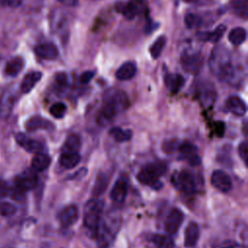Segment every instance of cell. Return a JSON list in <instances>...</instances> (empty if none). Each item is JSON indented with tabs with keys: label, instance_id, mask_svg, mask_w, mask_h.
I'll return each mask as SVG.
<instances>
[{
	"label": "cell",
	"instance_id": "obj_1",
	"mask_svg": "<svg viewBox=\"0 0 248 248\" xmlns=\"http://www.w3.org/2000/svg\"><path fill=\"white\" fill-rule=\"evenodd\" d=\"M209 67L212 73L222 81H232L237 72L232 64L230 52L223 46L215 47L209 58Z\"/></svg>",
	"mask_w": 248,
	"mask_h": 248
},
{
	"label": "cell",
	"instance_id": "obj_2",
	"mask_svg": "<svg viewBox=\"0 0 248 248\" xmlns=\"http://www.w3.org/2000/svg\"><path fill=\"white\" fill-rule=\"evenodd\" d=\"M129 105L127 95L122 91H116L107 98L98 115L100 124H107L119 112L123 111Z\"/></svg>",
	"mask_w": 248,
	"mask_h": 248
},
{
	"label": "cell",
	"instance_id": "obj_3",
	"mask_svg": "<svg viewBox=\"0 0 248 248\" xmlns=\"http://www.w3.org/2000/svg\"><path fill=\"white\" fill-rule=\"evenodd\" d=\"M121 218L118 215L108 216L101 225L98 226L97 239L100 248H107L109 246L115 238L118 229L120 227Z\"/></svg>",
	"mask_w": 248,
	"mask_h": 248
},
{
	"label": "cell",
	"instance_id": "obj_4",
	"mask_svg": "<svg viewBox=\"0 0 248 248\" xmlns=\"http://www.w3.org/2000/svg\"><path fill=\"white\" fill-rule=\"evenodd\" d=\"M167 170V165L162 162H153L145 165L138 173V180L145 185L151 186L153 189H160L163 184L158 177L162 175Z\"/></svg>",
	"mask_w": 248,
	"mask_h": 248
},
{
	"label": "cell",
	"instance_id": "obj_5",
	"mask_svg": "<svg viewBox=\"0 0 248 248\" xmlns=\"http://www.w3.org/2000/svg\"><path fill=\"white\" fill-rule=\"evenodd\" d=\"M103 206V202L98 199L89 200L84 205L83 223L89 230H97L100 225Z\"/></svg>",
	"mask_w": 248,
	"mask_h": 248
},
{
	"label": "cell",
	"instance_id": "obj_6",
	"mask_svg": "<svg viewBox=\"0 0 248 248\" xmlns=\"http://www.w3.org/2000/svg\"><path fill=\"white\" fill-rule=\"evenodd\" d=\"M181 65L185 72L196 75L202 67V56L200 52H184L181 55Z\"/></svg>",
	"mask_w": 248,
	"mask_h": 248
},
{
	"label": "cell",
	"instance_id": "obj_7",
	"mask_svg": "<svg viewBox=\"0 0 248 248\" xmlns=\"http://www.w3.org/2000/svg\"><path fill=\"white\" fill-rule=\"evenodd\" d=\"M115 10L127 19H134L141 11V5L139 0H129L115 5Z\"/></svg>",
	"mask_w": 248,
	"mask_h": 248
},
{
	"label": "cell",
	"instance_id": "obj_8",
	"mask_svg": "<svg viewBox=\"0 0 248 248\" xmlns=\"http://www.w3.org/2000/svg\"><path fill=\"white\" fill-rule=\"evenodd\" d=\"M38 183L35 170H25L16 178V188L21 192L33 189Z\"/></svg>",
	"mask_w": 248,
	"mask_h": 248
},
{
	"label": "cell",
	"instance_id": "obj_9",
	"mask_svg": "<svg viewBox=\"0 0 248 248\" xmlns=\"http://www.w3.org/2000/svg\"><path fill=\"white\" fill-rule=\"evenodd\" d=\"M211 184L215 189L223 193L229 192L232 186L231 177L221 170H216L212 172Z\"/></svg>",
	"mask_w": 248,
	"mask_h": 248
},
{
	"label": "cell",
	"instance_id": "obj_10",
	"mask_svg": "<svg viewBox=\"0 0 248 248\" xmlns=\"http://www.w3.org/2000/svg\"><path fill=\"white\" fill-rule=\"evenodd\" d=\"M16 140L17 142L18 145H20L23 149H25L27 152L30 153H43L44 150V145L35 140H32L30 138H28L27 136H25L24 134L18 133L16 136Z\"/></svg>",
	"mask_w": 248,
	"mask_h": 248
},
{
	"label": "cell",
	"instance_id": "obj_11",
	"mask_svg": "<svg viewBox=\"0 0 248 248\" xmlns=\"http://www.w3.org/2000/svg\"><path fill=\"white\" fill-rule=\"evenodd\" d=\"M177 185L182 192L187 195H191L195 191V179L194 175L186 170H181L177 173Z\"/></svg>",
	"mask_w": 248,
	"mask_h": 248
},
{
	"label": "cell",
	"instance_id": "obj_12",
	"mask_svg": "<svg viewBox=\"0 0 248 248\" xmlns=\"http://www.w3.org/2000/svg\"><path fill=\"white\" fill-rule=\"evenodd\" d=\"M183 221V213L178 208H173L165 221V230L169 233H175Z\"/></svg>",
	"mask_w": 248,
	"mask_h": 248
},
{
	"label": "cell",
	"instance_id": "obj_13",
	"mask_svg": "<svg viewBox=\"0 0 248 248\" xmlns=\"http://www.w3.org/2000/svg\"><path fill=\"white\" fill-rule=\"evenodd\" d=\"M35 53L46 60H54L57 58L59 51L57 46L52 43H44L35 46Z\"/></svg>",
	"mask_w": 248,
	"mask_h": 248
},
{
	"label": "cell",
	"instance_id": "obj_14",
	"mask_svg": "<svg viewBox=\"0 0 248 248\" xmlns=\"http://www.w3.org/2000/svg\"><path fill=\"white\" fill-rule=\"evenodd\" d=\"M58 218L63 226H71L76 223L78 218V208L75 204H69L61 210Z\"/></svg>",
	"mask_w": 248,
	"mask_h": 248
},
{
	"label": "cell",
	"instance_id": "obj_15",
	"mask_svg": "<svg viewBox=\"0 0 248 248\" xmlns=\"http://www.w3.org/2000/svg\"><path fill=\"white\" fill-rule=\"evenodd\" d=\"M227 108L236 116H242L246 112V104L238 96H231L226 101Z\"/></svg>",
	"mask_w": 248,
	"mask_h": 248
},
{
	"label": "cell",
	"instance_id": "obj_16",
	"mask_svg": "<svg viewBox=\"0 0 248 248\" xmlns=\"http://www.w3.org/2000/svg\"><path fill=\"white\" fill-rule=\"evenodd\" d=\"M200 237V228L195 222H190L185 229L184 233V245L186 247H192L197 244Z\"/></svg>",
	"mask_w": 248,
	"mask_h": 248
},
{
	"label": "cell",
	"instance_id": "obj_17",
	"mask_svg": "<svg viewBox=\"0 0 248 248\" xmlns=\"http://www.w3.org/2000/svg\"><path fill=\"white\" fill-rule=\"evenodd\" d=\"M127 190H128V185H127L126 181L124 179L120 178L114 183L112 189L110 190L109 197L114 202H124V200L127 196Z\"/></svg>",
	"mask_w": 248,
	"mask_h": 248
},
{
	"label": "cell",
	"instance_id": "obj_18",
	"mask_svg": "<svg viewBox=\"0 0 248 248\" xmlns=\"http://www.w3.org/2000/svg\"><path fill=\"white\" fill-rule=\"evenodd\" d=\"M25 128L28 132L36 131V130H50L53 128V125L50 121L41 117V116H33L27 120L25 123Z\"/></svg>",
	"mask_w": 248,
	"mask_h": 248
},
{
	"label": "cell",
	"instance_id": "obj_19",
	"mask_svg": "<svg viewBox=\"0 0 248 248\" xmlns=\"http://www.w3.org/2000/svg\"><path fill=\"white\" fill-rule=\"evenodd\" d=\"M14 105V95L8 91H3L0 96V118H6L10 115Z\"/></svg>",
	"mask_w": 248,
	"mask_h": 248
},
{
	"label": "cell",
	"instance_id": "obj_20",
	"mask_svg": "<svg viewBox=\"0 0 248 248\" xmlns=\"http://www.w3.org/2000/svg\"><path fill=\"white\" fill-rule=\"evenodd\" d=\"M225 31H226V25L220 24L211 32H201V33H198L197 37L201 41H203V42L218 43L220 41V39L223 37Z\"/></svg>",
	"mask_w": 248,
	"mask_h": 248
},
{
	"label": "cell",
	"instance_id": "obj_21",
	"mask_svg": "<svg viewBox=\"0 0 248 248\" xmlns=\"http://www.w3.org/2000/svg\"><path fill=\"white\" fill-rule=\"evenodd\" d=\"M137 73V67L134 62H125L123 63L116 71L115 77L120 80H128L135 77Z\"/></svg>",
	"mask_w": 248,
	"mask_h": 248
},
{
	"label": "cell",
	"instance_id": "obj_22",
	"mask_svg": "<svg viewBox=\"0 0 248 248\" xmlns=\"http://www.w3.org/2000/svg\"><path fill=\"white\" fill-rule=\"evenodd\" d=\"M43 74L41 72H30L28 73L22 79L20 84V90L22 93L30 92L33 87L38 83V81L42 78Z\"/></svg>",
	"mask_w": 248,
	"mask_h": 248
},
{
	"label": "cell",
	"instance_id": "obj_23",
	"mask_svg": "<svg viewBox=\"0 0 248 248\" xmlns=\"http://www.w3.org/2000/svg\"><path fill=\"white\" fill-rule=\"evenodd\" d=\"M184 78L178 74H168L165 77V84L171 93H177L184 85Z\"/></svg>",
	"mask_w": 248,
	"mask_h": 248
},
{
	"label": "cell",
	"instance_id": "obj_24",
	"mask_svg": "<svg viewBox=\"0 0 248 248\" xmlns=\"http://www.w3.org/2000/svg\"><path fill=\"white\" fill-rule=\"evenodd\" d=\"M80 162V155L78 153L62 152L59 157V164L65 169H73Z\"/></svg>",
	"mask_w": 248,
	"mask_h": 248
},
{
	"label": "cell",
	"instance_id": "obj_25",
	"mask_svg": "<svg viewBox=\"0 0 248 248\" xmlns=\"http://www.w3.org/2000/svg\"><path fill=\"white\" fill-rule=\"evenodd\" d=\"M23 66H24L23 59L20 56H16L6 64L5 73L10 77H16L21 72V70L23 69Z\"/></svg>",
	"mask_w": 248,
	"mask_h": 248
},
{
	"label": "cell",
	"instance_id": "obj_26",
	"mask_svg": "<svg viewBox=\"0 0 248 248\" xmlns=\"http://www.w3.org/2000/svg\"><path fill=\"white\" fill-rule=\"evenodd\" d=\"M50 157L45 153L36 154L31 162V166L33 170L35 171H43L46 170L50 165Z\"/></svg>",
	"mask_w": 248,
	"mask_h": 248
},
{
	"label": "cell",
	"instance_id": "obj_27",
	"mask_svg": "<svg viewBox=\"0 0 248 248\" xmlns=\"http://www.w3.org/2000/svg\"><path fill=\"white\" fill-rule=\"evenodd\" d=\"M81 146V140L78 135L73 134L67 138L62 147V152H71V153H78V150Z\"/></svg>",
	"mask_w": 248,
	"mask_h": 248
},
{
	"label": "cell",
	"instance_id": "obj_28",
	"mask_svg": "<svg viewBox=\"0 0 248 248\" xmlns=\"http://www.w3.org/2000/svg\"><path fill=\"white\" fill-rule=\"evenodd\" d=\"M166 43H167V38L164 35L159 36L153 42V44L149 47V52H150V55L152 56L153 59H157L161 55V53H162V51H163V49L166 46Z\"/></svg>",
	"mask_w": 248,
	"mask_h": 248
},
{
	"label": "cell",
	"instance_id": "obj_29",
	"mask_svg": "<svg viewBox=\"0 0 248 248\" xmlns=\"http://www.w3.org/2000/svg\"><path fill=\"white\" fill-rule=\"evenodd\" d=\"M158 248H173L174 247V242L171 237L165 235V234H160V233H155L151 236L150 239Z\"/></svg>",
	"mask_w": 248,
	"mask_h": 248
},
{
	"label": "cell",
	"instance_id": "obj_30",
	"mask_svg": "<svg viewBox=\"0 0 248 248\" xmlns=\"http://www.w3.org/2000/svg\"><path fill=\"white\" fill-rule=\"evenodd\" d=\"M109 135L118 142L128 141L132 138V131L131 130H123L119 127H113L109 130Z\"/></svg>",
	"mask_w": 248,
	"mask_h": 248
},
{
	"label": "cell",
	"instance_id": "obj_31",
	"mask_svg": "<svg viewBox=\"0 0 248 248\" xmlns=\"http://www.w3.org/2000/svg\"><path fill=\"white\" fill-rule=\"evenodd\" d=\"M246 40V30L242 27H235L229 34V41L235 46L241 45Z\"/></svg>",
	"mask_w": 248,
	"mask_h": 248
},
{
	"label": "cell",
	"instance_id": "obj_32",
	"mask_svg": "<svg viewBox=\"0 0 248 248\" xmlns=\"http://www.w3.org/2000/svg\"><path fill=\"white\" fill-rule=\"evenodd\" d=\"M108 177L106 174L100 172L96 178V181L94 183V187H93V190H92V193L95 197H98L100 196L101 194H103L105 192V190L107 189V186H108Z\"/></svg>",
	"mask_w": 248,
	"mask_h": 248
},
{
	"label": "cell",
	"instance_id": "obj_33",
	"mask_svg": "<svg viewBox=\"0 0 248 248\" xmlns=\"http://www.w3.org/2000/svg\"><path fill=\"white\" fill-rule=\"evenodd\" d=\"M184 23L190 29L198 28L202 25V16L197 14H187L184 17Z\"/></svg>",
	"mask_w": 248,
	"mask_h": 248
},
{
	"label": "cell",
	"instance_id": "obj_34",
	"mask_svg": "<svg viewBox=\"0 0 248 248\" xmlns=\"http://www.w3.org/2000/svg\"><path fill=\"white\" fill-rule=\"evenodd\" d=\"M66 110H67V108L65 106V104L61 103V102H58V103H55L53 104L50 108H49V112L50 114L55 117V118H62L64 117L65 113H66Z\"/></svg>",
	"mask_w": 248,
	"mask_h": 248
},
{
	"label": "cell",
	"instance_id": "obj_35",
	"mask_svg": "<svg viewBox=\"0 0 248 248\" xmlns=\"http://www.w3.org/2000/svg\"><path fill=\"white\" fill-rule=\"evenodd\" d=\"M54 84L57 90L63 91L68 86V77L65 73H58L54 77Z\"/></svg>",
	"mask_w": 248,
	"mask_h": 248
},
{
	"label": "cell",
	"instance_id": "obj_36",
	"mask_svg": "<svg viewBox=\"0 0 248 248\" xmlns=\"http://www.w3.org/2000/svg\"><path fill=\"white\" fill-rule=\"evenodd\" d=\"M178 150L180 151V153H181L186 159H187L188 157H190L191 155L197 153V147H196L194 144H192L191 142H188V141L180 143Z\"/></svg>",
	"mask_w": 248,
	"mask_h": 248
},
{
	"label": "cell",
	"instance_id": "obj_37",
	"mask_svg": "<svg viewBox=\"0 0 248 248\" xmlns=\"http://www.w3.org/2000/svg\"><path fill=\"white\" fill-rule=\"evenodd\" d=\"M16 208L14 204L7 202H0V215L4 217L12 216L16 213Z\"/></svg>",
	"mask_w": 248,
	"mask_h": 248
},
{
	"label": "cell",
	"instance_id": "obj_38",
	"mask_svg": "<svg viewBox=\"0 0 248 248\" xmlns=\"http://www.w3.org/2000/svg\"><path fill=\"white\" fill-rule=\"evenodd\" d=\"M179 145H180V141L177 139H172V140H166L162 145V149L166 153H173L176 150H178Z\"/></svg>",
	"mask_w": 248,
	"mask_h": 248
},
{
	"label": "cell",
	"instance_id": "obj_39",
	"mask_svg": "<svg viewBox=\"0 0 248 248\" xmlns=\"http://www.w3.org/2000/svg\"><path fill=\"white\" fill-rule=\"evenodd\" d=\"M247 0H235L233 1V10L238 16L246 17L247 16Z\"/></svg>",
	"mask_w": 248,
	"mask_h": 248
},
{
	"label": "cell",
	"instance_id": "obj_40",
	"mask_svg": "<svg viewBox=\"0 0 248 248\" xmlns=\"http://www.w3.org/2000/svg\"><path fill=\"white\" fill-rule=\"evenodd\" d=\"M238 154L243 162L247 163V156H248V145L246 141H242L238 146Z\"/></svg>",
	"mask_w": 248,
	"mask_h": 248
},
{
	"label": "cell",
	"instance_id": "obj_41",
	"mask_svg": "<svg viewBox=\"0 0 248 248\" xmlns=\"http://www.w3.org/2000/svg\"><path fill=\"white\" fill-rule=\"evenodd\" d=\"M94 75H95V73H94L93 71H86V72H83V73L80 75V77H79V81H80V83H82V84L88 83V82L93 78Z\"/></svg>",
	"mask_w": 248,
	"mask_h": 248
},
{
	"label": "cell",
	"instance_id": "obj_42",
	"mask_svg": "<svg viewBox=\"0 0 248 248\" xmlns=\"http://www.w3.org/2000/svg\"><path fill=\"white\" fill-rule=\"evenodd\" d=\"M215 133L218 137H222L225 133V124L221 121H218L215 123Z\"/></svg>",
	"mask_w": 248,
	"mask_h": 248
},
{
	"label": "cell",
	"instance_id": "obj_43",
	"mask_svg": "<svg viewBox=\"0 0 248 248\" xmlns=\"http://www.w3.org/2000/svg\"><path fill=\"white\" fill-rule=\"evenodd\" d=\"M8 192H9V187H8L7 183L5 181H3L2 179H0V198L7 196Z\"/></svg>",
	"mask_w": 248,
	"mask_h": 248
},
{
	"label": "cell",
	"instance_id": "obj_44",
	"mask_svg": "<svg viewBox=\"0 0 248 248\" xmlns=\"http://www.w3.org/2000/svg\"><path fill=\"white\" fill-rule=\"evenodd\" d=\"M20 0H0V4L4 6H17L19 5Z\"/></svg>",
	"mask_w": 248,
	"mask_h": 248
},
{
	"label": "cell",
	"instance_id": "obj_45",
	"mask_svg": "<svg viewBox=\"0 0 248 248\" xmlns=\"http://www.w3.org/2000/svg\"><path fill=\"white\" fill-rule=\"evenodd\" d=\"M60 3L66 5V6H70V7H73V6H76L78 2V0H58Z\"/></svg>",
	"mask_w": 248,
	"mask_h": 248
},
{
	"label": "cell",
	"instance_id": "obj_46",
	"mask_svg": "<svg viewBox=\"0 0 248 248\" xmlns=\"http://www.w3.org/2000/svg\"><path fill=\"white\" fill-rule=\"evenodd\" d=\"M222 248H233V243L232 241H225L222 245Z\"/></svg>",
	"mask_w": 248,
	"mask_h": 248
},
{
	"label": "cell",
	"instance_id": "obj_47",
	"mask_svg": "<svg viewBox=\"0 0 248 248\" xmlns=\"http://www.w3.org/2000/svg\"><path fill=\"white\" fill-rule=\"evenodd\" d=\"M183 1H185V2H194V1H196V0H183Z\"/></svg>",
	"mask_w": 248,
	"mask_h": 248
}]
</instances>
